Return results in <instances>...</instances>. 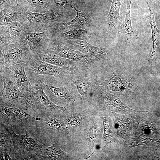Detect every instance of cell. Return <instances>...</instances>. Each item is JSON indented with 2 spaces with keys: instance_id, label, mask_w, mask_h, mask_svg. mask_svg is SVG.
<instances>
[{
  "instance_id": "1",
  "label": "cell",
  "mask_w": 160,
  "mask_h": 160,
  "mask_svg": "<svg viewBox=\"0 0 160 160\" xmlns=\"http://www.w3.org/2000/svg\"><path fill=\"white\" fill-rule=\"evenodd\" d=\"M25 70L29 80L40 75L52 76L61 79L68 80L71 76L69 71L42 60L38 55L33 52L25 63Z\"/></svg>"
},
{
  "instance_id": "2",
  "label": "cell",
  "mask_w": 160,
  "mask_h": 160,
  "mask_svg": "<svg viewBox=\"0 0 160 160\" xmlns=\"http://www.w3.org/2000/svg\"><path fill=\"white\" fill-rule=\"evenodd\" d=\"M33 79L40 81L44 86L45 93L56 102L65 103L73 100L72 89L69 80L61 79L52 76L43 75L38 76Z\"/></svg>"
},
{
  "instance_id": "3",
  "label": "cell",
  "mask_w": 160,
  "mask_h": 160,
  "mask_svg": "<svg viewBox=\"0 0 160 160\" xmlns=\"http://www.w3.org/2000/svg\"><path fill=\"white\" fill-rule=\"evenodd\" d=\"M33 52L29 46L24 42L8 44L0 49V68L26 63Z\"/></svg>"
},
{
  "instance_id": "4",
  "label": "cell",
  "mask_w": 160,
  "mask_h": 160,
  "mask_svg": "<svg viewBox=\"0 0 160 160\" xmlns=\"http://www.w3.org/2000/svg\"><path fill=\"white\" fill-rule=\"evenodd\" d=\"M25 63L17 64L6 68H0V75L15 84L29 99L33 98L36 90L32 86L26 73Z\"/></svg>"
},
{
  "instance_id": "5",
  "label": "cell",
  "mask_w": 160,
  "mask_h": 160,
  "mask_svg": "<svg viewBox=\"0 0 160 160\" xmlns=\"http://www.w3.org/2000/svg\"><path fill=\"white\" fill-rule=\"evenodd\" d=\"M44 53L56 55L74 61L87 64L91 63L93 60L92 56L70 49L58 40L49 42Z\"/></svg>"
},
{
  "instance_id": "6",
  "label": "cell",
  "mask_w": 160,
  "mask_h": 160,
  "mask_svg": "<svg viewBox=\"0 0 160 160\" xmlns=\"http://www.w3.org/2000/svg\"><path fill=\"white\" fill-rule=\"evenodd\" d=\"M3 87L0 92L2 102L6 104L15 105H28L29 99L18 87L4 76L0 75Z\"/></svg>"
},
{
  "instance_id": "7",
  "label": "cell",
  "mask_w": 160,
  "mask_h": 160,
  "mask_svg": "<svg viewBox=\"0 0 160 160\" xmlns=\"http://www.w3.org/2000/svg\"><path fill=\"white\" fill-rule=\"evenodd\" d=\"M26 15L30 21L38 23H50L68 19V14L60 10L52 8L46 13L41 14L26 12Z\"/></svg>"
},
{
  "instance_id": "8",
  "label": "cell",
  "mask_w": 160,
  "mask_h": 160,
  "mask_svg": "<svg viewBox=\"0 0 160 160\" xmlns=\"http://www.w3.org/2000/svg\"><path fill=\"white\" fill-rule=\"evenodd\" d=\"M123 0H112L109 12L105 18L108 32L114 33L119 30L122 20L119 15L121 5Z\"/></svg>"
},
{
  "instance_id": "9",
  "label": "cell",
  "mask_w": 160,
  "mask_h": 160,
  "mask_svg": "<svg viewBox=\"0 0 160 160\" xmlns=\"http://www.w3.org/2000/svg\"><path fill=\"white\" fill-rule=\"evenodd\" d=\"M71 8L76 12V17L71 21L57 24L55 27L57 30H63L74 28H85L89 25V18L86 13L79 10L75 4Z\"/></svg>"
},
{
  "instance_id": "10",
  "label": "cell",
  "mask_w": 160,
  "mask_h": 160,
  "mask_svg": "<svg viewBox=\"0 0 160 160\" xmlns=\"http://www.w3.org/2000/svg\"><path fill=\"white\" fill-rule=\"evenodd\" d=\"M146 2L149 11V14L148 16V18L151 27L153 41V51L149 58L148 62L150 65H152L154 61L157 57L159 53L160 30L157 29L156 26L154 15L152 9L151 5L150 2L148 1H146Z\"/></svg>"
},
{
  "instance_id": "11",
  "label": "cell",
  "mask_w": 160,
  "mask_h": 160,
  "mask_svg": "<svg viewBox=\"0 0 160 160\" xmlns=\"http://www.w3.org/2000/svg\"><path fill=\"white\" fill-rule=\"evenodd\" d=\"M37 54L40 59L44 61L60 67L71 73H74L77 71L75 61L55 54L42 53Z\"/></svg>"
},
{
  "instance_id": "12",
  "label": "cell",
  "mask_w": 160,
  "mask_h": 160,
  "mask_svg": "<svg viewBox=\"0 0 160 160\" xmlns=\"http://www.w3.org/2000/svg\"><path fill=\"white\" fill-rule=\"evenodd\" d=\"M65 41L75 46L83 53L91 56L97 57L99 54L106 56L109 53L107 48L95 47L85 40L70 39Z\"/></svg>"
},
{
  "instance_id": "13",
  "label": "cell",
  "mask_w": 160,
  "mask_h": 160,
  "mask_svg": "<svg viewBox=\"0 0 160 160\" xmlns=\"http://www.w3.org/2000/svg\"><path fill=\"white\" fill-rule=\"evenodd\" d=\"M126 4V14L124 22L121 24L119 32L123 34L129 41L134 40L137 37L138 32L132 27L131 19V4L132 0H125Z\"/></svg>"
},
{
  "instance_id": "14",
  "label": "cell",
  "mask_w": 160,
  "mask_h": 160,
  "mask_svg": "<svg viewBox=\"0 0 160 160\" xmlns=\"http://www.w3.org/2000/svg\"><path fill=\"white\" fill-rule=\"evenodd\" d=\"M105 103L119 111L123 112H148L147 111H137L132 109L122 103L116 96L105 92L103 93Z\"/></svg>"
},
{
  "instance_id": "15",
  "label": "cell",
  "mask_w": 160,
  "mask_h": 160,
  "mask_svg": "<svg viewBox=\"0 0 160 160\" xmlns=\"http://www.w3.org/2000/svg\"><path fill=\"white\" fill-rule=\"evenodd\" d=\"M89 32L85 28L70 30L67 32L59 34V40H67L71 39H76L86 41L90 37Z\"/></svg>"
},
{
  "instance_id": "16",
  "label": "cell",
  "mask_w": 160,
  "mask_h": 160,
  "mask_svg": "<svg viewBox=\"0 0 160 160\" xmlns=\"http://www.w3.org/2000/svg\"><path fill=\"white\" fill-rule=\"evenodd\" d=\"M71 80L75 85L78 92L83 97H86L92 89L91 83L87 79L81 76H76L70 78Z\"/></svg>"
},
{
  "instance_id": "17",
  "label": "cell",
  "mask_w": 160,
  "mask_h": 160,
  "mask_svg": "<svg viewBox=\"0 0 160 160\" xmlns=\"http://www.w3.org/2000/svg\"><path fill=\"white\" fill-rule=\"evenodd\" d=\"M17 14L15 11L5 9L0 12V25H7L15 21L17 17Z\"/></svg>"
},
{
  "instance_id": "18",
  "label": "cell",
  "mask_w": 160,
  "mask_h": 160,
  "mask_svg": "<svg viewBox=\"0 0 160 160\" xmlns=\"http://www.w3.org/2000/svg\"><path fill=\"white\" fill-rule=\"evenodd\" d=\"M51 7L58 10L71 8L74 4V0H49Z\"/></svg>"
},
{
  "instance_id": "19",
  "label": "cell",
  "mask_w": 160,
  "mask_h": 160,
  "mask_svg": "<svg viewBox=\"0 0 160 160\" xmlns=\"http://www.w3.org/2000/svg\"><path fill=\"white\" fill-rule=\"evenodd\" d=\"M7 25L8 31L10 35V38L12 39V43H14V40L20 34L22 30V27L18 21H14Z\"/></svg>"
},
{
  "instance_id": "20",
  "label": "cell",
  "mask_w": 160,
  "mask_h": 160,
  "mask_svg": "<svg viewBox=\"0 0 160 160\" xmlns=\"http://www.w3.org/2000/svg\"><path fill=\"white\" fill-rule=\"evenodd\" d=\"M46 153L50 159L56 160L67 153L62 151L60 149H56L52 146H49L46 149Z\"/></svg>"
},
{
  "instance_id": "21",
  "label": "cell",
  "mask_w": 160,
  "mask_h": 160,
  "mask_svg": "<svg viewBox=\"0 0 160 160\" xmlns=\"http://www.w3.org/2000/svg\"><path fill=\"white\" fill-rule=\"evenodd\" d=\"M115 126L118 133H122L127 130L129 127L130 122L126 119H116Z\"/></svg>"
},
{
  "instance_id": "22",
  "label": "cell",
  "mask_w": 160,
  "mask_h": 160,
  "mask_svg": "<svg viewBox=\"0 0 160 160\" xmlns=\"http://www.w3.org/2000/svg\"><path fill=\"white\" fill-rule=\"evenodd\" d=\"M29 6L37 8H44L51 7L49 0H25Z\"/></svg>"
},
{
  "instance_id": "23",
  "label": "cell",
  "mask_w": 160,
  "mask_h": 160,
  "mask_svg": "<svg viewBox=\"0 0 160 160\" xmlns=\"http://www.w3.org/2000/svg\"><path fill=\"white\" fill-rule=\"evenodd\" d=\"M151 141V139L146 137H142L132 140L130 143L127 150L136 146L144 145L148 144Z\"/></svg>"
},
{
  "instance_id": "24",
  "label": "cell",
  "mask_w": 160,
  "mask_h": 160,
  "mask_svg": "<svg viewBox=\"0 0 160 160\" xmlns=\"http://www.w3.org/2000/svg\"><path fill=\"white\" fill-rule=\"evenodd\" d=\"M102 120L104 129V134L103 138L107 143L109 142L111 139V129L110 126L105 118L103 117Z\"/></svg>"
},
{
  "instance_id": "25",
  "label": "cell",
  "mask_w": 160,
  "mask_h": 160,
  "mask_svg": "<svg viewBox=\"0 0 160 160\" xmlns=\"http://www.w3.org/2000/svg\"><path fill=\"white\" fill-rule=\"evenodd\" d=\"M97 132L95 128H93L89 132L88 135L89 143L91 146H93L96 143Z\"/></svg>"
},
{
  "instance_id": "26",
  "label": "cell",
  "mask_w": 160,
  "mask_h": 160,
  "mask_svg": "<svg viewBox=\"0 0 160 160\" xmlns=\"http://www.w3.org/2000/svg\"><path fill=\"white\" fill-rule=\"evenodd\" d=\"M156 128V125L151 124L148 125L142 126H140V129L144 132L147 134L150 132L155 130Z\"/></svg>"
},
{
  "instance_id": "27",
  "label": "cell",
  "mask_w": 160,
  "mask_h": 160,
  "mask_svg": "<svg viewBox=\"0 0 160 160\" xmlns=\"http://www.w3.org/2000/svg\"><path fill=\"white\" fill-rule=\"evenodd\" d=\"M23 140L25 144L30 147H34L36 145V143L32 138L24 136L23 137Z\"/></svg>"
},
{
  "instance_id": "28",
  "label": "cell",
  "mask_w": 160,
  "mask_h": 160,
  "mask_svg": "<svg viewBox=\"0 0 160 160\" xmlns=\"http://www.w3.org/2000/svg\"><path fill=\"white\" fill-rule=\"evenodd\" d=\"M51 127L56 129H60L61 127V124L58 121H52L50 123Z\"/></svg>"
},
{
  "instance_id": "29",
  "label": "cell",
  "mask_w": 160,
  "mask_h": 160,
  "mask_svg": "<svg viewBox=\"0 0 160 160\" xmlns=\"http://www.w3.org/2000/svg\"><path fill=\"white\" fill-rule=\"evenodd\" d=\"M77 118L76 117H73L71 118L69 120L70 123L73 125H75L78 122Z\"/></svg>"
},
{
  "instance_id": "30",
  "label": "cell",
  "mask_w": 160,
  "mask_h": 160,
  "mask_svg": "<svg viewBox=\"0 0 160 160\" xmlns=\"http://www.w3.org/2000/svg\"><path fill=\"white\" fill-rule=\"evenodd\" d=\"M5 156L6 160H10L11 159L10 157L7 154H6Z\"/></svg>"
},
{
  "instance_id": "31",
  "label": "cell",
  "mask_w": 160,
  "mask_h": 160,
  "mask_svg": "<svg viewBox=\"0 0 160 160\" xmlns=\"http://www.w3.org/2000/svg\"><path fill=\"white\" fill-rule=\"evenodd\" d=\"M18 4H19V3H20L23 0H14Z\"/></svg>"
},
{
  "instance_id": "32",
  "label": "cell",
  "mask_w": 160,
  "mask_h": 160,
  "mask_svg": "<svg viewBox=\"0 0 160 160\" xmlns=\"http://www.w3.org/2000/svg\"><path fill=\"white\" fill-rule=\"evenodd\" d=\"M156 143H157L158 144L160 143V139L159 140H158L156 142Z\"/></svg>"
},
{
  "instance_id": "33",
  "label": "cell",
  "mask_w": 160,
  "mask_h": 160,
  "mask_svg": "<svg viewBox=\"0 0 160 160\" xmlns=\"http://www.w3.org/2000/svg\"><path fill=\"white\" fill-rule=\"evenodd\" d=\"M153 156H154L156 157V158L157 159H158L160 160V157H158L154 155H153Z\"/></svg>"
},
{
  "instance_id": "34",
  "label": "cell",
  "mask_w": 160,
  "mask_h": 160,
  "mask_svg": "<svg viewBox=\"0 0 160 160\" xmlns=\"http://www.w3.org/2000/svg\"><path fill=\"white\" fill-rule=\"evenodd\" d=\"M160 51V45H159V51Z\"/></svg>"
}]
</instances>
